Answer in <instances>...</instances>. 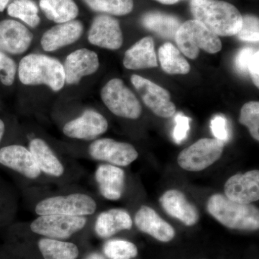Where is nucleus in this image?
<instances>
[{"mask_svg":"<svg viewBox=\"0 0 259 259\" xmlns=\"http://www.w3.org/2000/svg\"><path fill=\"white\" fill-rule=\"evenodd\" d=\"M194 20L218 36L236 35L242 26V15L234 5L221 0H191Z\"/></svg>","mask_w":259,"mask_h":259,"instance_id":"nucleus-1","label":"nucleus"},{"mask_svg":"<svg viewBox=\"0 0 259 259\" xmlns=\"http://www.w3.org/2000/svg\"><path fill=\"white\" fill-rule=\"evenodd\" d=\"M18 76L24 85L44 84L53 91L59 92L64 88V66L55 58L44 54H31L20 61Z\"/></svg>","mask_w":259,"mask_h":259,"instance_id":"nucleus-2","label":"nucleus"},{"mask_svg":"<svg viewBox=\"0 0 259 259\" xmlns=\"http://www.w3.org/2000/svg\"><path fill=\"white\" fill-rule=\"evenodd\" d=\"M207 210L218 222L231 229L256 231L259 228V210L255 206L233 202L224 194L211 196Z\"/></svg>","mask_w":259,"mask_h":259,"instance_id":"nucleus-3","label":"nucleus"},{"mask_svg":"<svg viewBox=\"0 0 259 259\" xmlns=\"http://www.w3.org/2000/svg\"><path fill=\"white\" fill-rule=\"evenodd\" d=\"M175 39L182 54L190 59H197L200 49L209 54L222 49L219 37L194 19L182 23Z\"/></svg>","mask_w":259,"mask_h":259,"instance_id":"nucleus-4","label":"nucleus"},{"mask_svg":"<svg viewBox=\"0 0 259 259\" xmlns=\"http://www.w3.org/2000/svg\"><path fill=\"white\" fill-rule=\"evenodd\" d=\"M97 203L90 195L73 193L68 195L53 196L42 199L35 205L37 215L64 214V215H92L96 212Z\"/></svg>","mask_w":259,"mask_h":259,"instance_id":"nucleus-5","label":"nucleus"},{"mask_svg":"<svg viewBox=\"0 0 259 259\" xmlns=\"http://www.w3.org/2000/svg\"><path fill=\"white\" fill-rule=\"evenodd\" d=\"M101 98L110 111L118 117L134 120L142 112L139 100L122 79L110 80L102 89Z\"/></svg>","mask_w":259,"mask_h":259,"instance_id":"nucleus-6","label":"nucleus"},{"mask_svg":"<svg viewBox=\"0 0 259 259\" xmlns=\"http://www.w3.org/2000/svg\"><path fill=\"white\" fill-rule=\"evenodd\" d=\"M88 220L86 217L45 214L35 218L30 223V230L35 234L56 240L68 239L83 229Z\"/></svg>","mask_w":259,"mask_h":259,"instance_id":"nucleus-7","label":"nucleus"},{"mask_svg":"<svg viewBox=\"0 0 259 259\" xmlns=\"http://www.w3.org/2000/svg\"><path fill=\"white\" fill-rule=\"evenodd\" d=\"M224 146L225 143L216 139L199 140L180 153L177 162L186 171H202L220 159Z\"/></svg>","mask_w":259,"mask_h":259,"instance_id":"nucleus-8","label":"nucleus"},{"mask_svg":"<svg viewBox=\"0 0 259 259\" xmlns=\"http://www.w3.org/2000/svg\"><path fill=\"white\" fill-rule=\"evenodd\" d=\"M131 80L145 105L155 115L165 118L175 115L176 106L171 101V95L167 90L139 75H133Z\"/></svg>","mask_w":259,"mask_h":259,"instance_id":"nucleus-9","label":"nucleus"},{"mask_svg":"<svg viewBox=\"0 0 259 259\" xmlns=\"http://www.w3.org/2000/svg\"><path fill=\"white\" fill-rule=\"evenodd\" d=\"M88 151L93 159L116 166H128L139 157V153L132 145L111 139L96 140L90 145Z\"/></svg>","mask_w":259,"mask_h":259,"instance_id":"nucleus-10","label":"nucleus"},{"mask_svg":"<svg viewBox=\"0 0 259 259\" xmlns=\"http://www.w3.org/2000/svg\"><path fill=\"white\" fill-rule=\"evenodd\" d=\"M88 40L103 49H120L123 44V35L118 20L108 15H98L94 19L89 30Z\"/></svg>","mask_w":259,"mask_h":259,"instance_id":"nucleus-11","label":"nucleus"},{"mask_svg":"<svg viewBox=\"0 0 259 259\" xmlns=\"http://www.w3.org/2000/svg\"><path fill=\"white\" fill-rule=\"evenodd\" d=\"M108 129L107 119L95 110H85L77 118L66 122L63 134L70 139L92 141Z\"/></svg>","mask_w":259,"mask_h":259,"instance_id":"nucleus-12","label":"nucleus"},{"mask_svg":"<svg viewBox=\"0 0 259 259\" xmlns=\"http://www.w3.org/2000/svg\"><path fill=\"white\" fill-rule=\"evenodd\" d=\"M33 35L26 26L17 20L7 19L0 21V51L19 55L28 51Z\"/></svg>","mask_w":259,"mask_h":259,"instance_id":"nucleus-13","label":"nucleus"},{"mask_svg":"<svg viewBox=\"0 0 259 259\" xmlns=\"http://www.w3.org/2000/svg\"><path fill=\"white\" fill-rule=\"evenodd\" d=\"M0 164L29 180H37L41 175L30 150L21 145H9L0 148Z\"/></svg>","mask_w":259,"mask_h":259,"instance_id":"nucleus-14","label":"nucleus"},{"mask_svg":"<svg viewBox=\"0 0 259 259\" xmlns=\"http://www.w3.org/2000/svg\"><path fill=\"white\" fill-rule=\"evenodd\" d=\"M225 195L233 202L250 204L259 199V171L253 170L230 177L224 187Z\"/></svg>","mask_w":259,"mask_h":259,"instance_id":"nucleus-15","label":"nucleus"},{"mask_svg":"<svg viewBox=\"0 0 259 259\" xmlns=\"http://www.w3.org/2000/svg\"><path fill=\"white\" fill-rule=\"evenodd\" d=\"M65 83L77 84L84 76L96 72L100 66L98 56L93 51L78 49L71 53L64 61Z\"/></svg>","mask_w":259,"mask_h":259,"instance_id":"nucleus-16","label":"nucleus"},{"mask_svg":"<svg viewBox=\"0 0 259 259\" xmlns=\"http://www.w3.org/2000/svg\"><path fill=\"white\" fill-rule=\"evenodd\" d=\"M83 31V25L79 20L58 24L44 32L40 44L44 51L53 52L77 41Z\"/></svg>","mask_w":259,"mask_h":259,"instance_id":"nucleus-17","label":"nucleus"},{"mask_svg":"<svg viewBox=\"0 0 259 259\" xmlns=\"http://www.w3.org/2000/svg\"><path fill=\"white\" fill-rule=\"evenodd\" d=\"M135 223L138 228L161 242H169L175 236V231L171 225L147 206H142L136 212Z\"/></svg>","mask_w":259,"mask_h":259,"instance_id":"nucleus-18","label":"nucleus"},{"mask_svg":"<svg viewBox=\"0 0 259 259\" xmlns=\"http://www.w3.org/2000/svg\"><path fill=\"white\" fill-rule=\"evenodd\" d=\"M160 203L167 214L178 219L185 226H193L198 222V210L180 191H167L160 198Z\"/></svg>","mask_w":259,"mask_h":259,"instance_id":"nucleus-19","label":"nucleus"},{"mask_svg":"<svg viewBox=\"0 0 259 259\" xmlns=\"http://www.w3.org/2000/svg\"><path fill=\"white\" fill-rule=\"evenodd\" d=\"M95 180L102 197L108 200H118L125 186V172L120 167L101 164L95 171Z\"/></svg>","mask_w":259,"mask_h":259,"instance_id":"nucleus-20","label":"nucleus"},{"mask_svg":"<svg viewBox=\"0 0 259 259\" xmlns=\"http://www.w3.org/2000/svg\"><path fill=\"white\" fill-rule=\"evenodd\" d=\"M28 149L41 173L55 178L64 175V164L44 140L39 138L32 139L29 143Z\"/></svg>","mask_w":259,"mask_h":259,"instance_id":"nucleus-21","label":"nucleus"},{"mask_svg":"<svg viewBox=\"0 0 259 259\" xmlns=\"http://www.w3.org/2000/svg\"><path fill=\"white\" fill-rule=\"evenodd\" d=\"M123 65L126 69L131 70L149 69L158 66L152 37H145L126 51Z\"/></svg>","mask_w":259,"mask_h":259,"instance_id":"nucleus-22","label":"nucleus"},{"mask_svg":"<svg viewBox=\"0 0 259 259\" xmlns=\"http://www.w3.org/2000/svg\"><path fill=\"white\" fill-rule=\"evenodd\" d=\"M133 221L129 213L122 209H111L99 214L95 231L101 238H108L125 230H131Z\"/></svg>","mask_w":259,"mask_h":259,"instance_id":"nucleus-23","label":"nucleus"},{"mask_svg":"<svg viewBox=\"0 0 259 259\" xmlns=\"http://www.w3.org/2000/svg\"><path fill=\"white\" fill-rule=\"evenodd\" d=\"M141 23L150 31L167 39H175L182 25L180 19L175 15L157 11L145 13L141 18Z\"/></svg>","mask_w":259,"mask_h":259,"instance_id":"nucleus-24","label":"nucleus"},{"mask_svg":"<svg viewBox=\"0 0 259 259\" xmlns=\"http://www.w3.org/2000/svg\"><path fill=\"white\" fill-rule=\"evenodd\" d=\"M39 5L46 17L58 24L74 20L79 15L74 0H40Z\"/></svg>","mask_w":259,"mask_h":259,"instance_id":"nucleus-25","label":"nucleus"},{"mask_svg":"<svg viewBox=\"0 0 259 259\" xmlns=\"http://www.w3.org/2000/svg\"><path fill=\"white\" fill-rule=\"evenodd\" d=\"M158 59L162 69L168 74H187L190 65L181 51L171 42H166L158 50Z\"/></svg>","mask_w":259,"mask_h":259,"instance_id":"nucleus-26","label":"nucleus"},{"mask_svg":"<svg viewBox=\"0 0 259 259\" xmlns=\"http://www.w3.org/2000/svg\"><path fill=\"white\" fill-rule=\"evenodd\" d=\"M37 245L44 259H76L79 255L78 247L70 242L44 238Z\"/></svg>","mask_w":259,"mask_h":259,"instance_id":"nucleus-27","label":"nucleus"},{"mask_svg":"<svg viewBox=\"0 0 259 259\" xmlns=\"http://www.w3.org/2000/svg\"><path fill=\"white\" fill-rule=\"evenodd\" d=\"M8 14L32 28H36L40 23L38 8L33 0H13L8 6Z\"/></svg>","mask_w":259,"mask_h":259,"instance_id":"nucleus-28","label":"nucleus"},{"mask_svg":"<svg viewBox=\"0 0 259 259\" xmlns=\"http://www.w3.org/2000/svg\"><path fill=\"white\" fill-rule=\"evenodd\" d=\"M95 12L122 16L129 14L134 9V0H83Z\"/></svg>","mask_w":259,"mask_h":259,"instance_id":"nucleus-29","label":"nucleus"},{"mask_svg":"<svg viewBox=\"0 0 259 259\" xmlns=\"http://www.w3.org/2000/svg\"><path fill=\"white\" fill-rule=\"evenodd\" d=\"M103 252L108 259H132L137 256L138 248L130 241L110 240L104 245Z\"/></svg>","mask_w":259,"mask_h":259,"instance_id":"nucleus-30","label":"nucleus"},{"mask_svg":"<svg viewBox=\"0 0 259 259\" xmlns=\"http://www.w3.org/2000/svg\"><path fill=\"white\" fill-rule=\"evenodd\" d=\"M239 122L248 127L250 134L255 141H259L258 102H247L242 107Z\"/></svg>","mask_w":259,"mask_h":259,"instance_id":"nucleus-31","label":"nucleus"},{"mask_svg":"<svg viewBox=\"0 0 259 259\" xmlns=\"http://www.w3.org/2000/svg\"><path fill=\"white\" fill-rule=\"evenodd\" d=\"M241 30L237 36L243 41L258 42L259 40L258 18L254 15H246L242 16Z\"/></svg>","mask_w":259,"mask_h":259,"instance_id":"nucleus-32","label":"nucleus"},{"mask_svg":"<svg viewBox=\"0 0 259 259\" xmlns=\"http://www.w3.org/2000/svg\"><path fill=\"white\" fill-rule=\"evenodd\" d=\"M17 65L7 54L0 51V81L5 86H11L15 82Z\"/></svg>","mask_w":259,"mask_h":259,"instance_id":"nucleus-33","label":"nucleus"},{"mask_svg":"<svg viewBox=\"0 0 259 259\" xmlns=\"http://www.w3.org/2000/svg\"><path fill=\"white\" fill-rule=\"evenodd\" d=\"M191 119L183 113L179 112L175 116V127L174 129L173 137L177 144H182L187 137L190 130Z\"/></svg>","mask_w":259,"mask_h":259,"instance_id":"nucleus-34","label":"nucleus"},{"mask_svg":"<svg viewBox=\"0 0 259 259\" xmlns=\"http://www.w3.org/2000/svg\"><path fill=\"white\" fill-rule=\"evenodd\" d=\"M210 128L216 139L226 143L229 139L227 119L223 115L214 116L210 122Z\"/></svg>","mask_w":259,"mask_h":259,"instance_id":"nucleus-35","label":"nucleus"},{"mask_svg":"<svg viewBox=\"0 0 259 259\" xmlns=\"http://www.w3.org/2000/svg\"><path fill=\"white\" fill-rule=\"evenodd\" d=\"M255 51L253 48L245 47L238 51L235 59V66L238 72L242 74L248 73V64Z\"/></svg>","mask_w":259,"mask_h":259,"instance_id":"nucleus-36","label":"nucleus"},{"mask_svg":"<svg viewBox=\"0 0 259 259\" xmlns=\"http://www.w3.org/2000/svg\"><path fill=\"white\" fill-rule=\"evenodd\" d=\"M248 73H249L252 81L257 88H259V52L255 51L251 56L248 66Z\"/></svg>","mask_w":259,"mask_h":259,"instance_id":"nucleus-37","label":"nucleus"},{"mask_svg":"<svg viewBox=\"0 0 259 259\" xmlns=\"http://www.w3.org/2000/svg\"><path fill=\"white\" fill-rule=\"evenodd\" d=\"M84 259H106L103 255L99 253H93L88 255Z\"/></svg>","mask_w":259,"mask_h":259,"instance_id":"nucleus-38","label":"nucleus"},{"mask_svg":"<svg viewBox=\"0 0 259 259\" xmlns=\"http://www.w3.org/2000/svg\"><path fill=\"white\" fill-rule=\"evenodd\" d=\"M11 0H0V12H3L9 5Z\"/></svg>","mask_w":259,"mask_h":259,"instance_id":"nucleus-39","label":"nucleus"},{"mask_svg":"<svg viewBox=\"0 0 259 259\" xmlns=\"http://www.w3.org/2000/svg\"><path fill=\"white\" fill-rule=\"evenodd\" d=\"M5 133V124L4 121L0 119V143L4 137Z\"/></svg>","mask_w":259,"mask_h":259,"instance_id":"nucleus-40","label":"nucleus"},{"mask_svg":"<svg viewBox=\"0 0 259 259\" xmlns=\"http://www.w3.org/2000/svg\"><path fill=\"white\" fill-rule=\"evenodd\" d=\"M156 1L163 5H174L176 4L180 0H156Z\"/></svg>","mask_w":259,"mask_h":259,"instance_id":"nucleus-41","label":"nucleus"}]
</instances>
